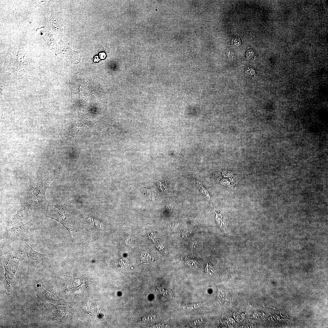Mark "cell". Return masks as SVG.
<instances>
[{"instance_id":"cell-4","label":"cell","mask_w":328,"mask_h":328,"mask_svg":"<svg viewBox=\"0 0 328 328\" xmlns=\"http://www.w3.org/2000/svg\"><path fill=\"white\" fill-rule=\"evenodd\" d=\"M19 263L18 258L13 256L9 258L3 264L5 271L4 285L7 294L10 295L11 292L12 286L15 280L14 275Z\"/></svg>"},{"instance_id":"cell-5","label":"cell","mask_w":328,"mask_h":328,"mask_svg":"<svg viewBox=\"0 0 328 328\" xmlns=\"http://www.w3.org/2000/svg\"><path fill=\"white\" fill-rule=\"evenodd\" d=\"M37 201L30 198L28 199L18 211L13 218L8 224L7 227L16 225L26 220L31 214L37 203Z\"/></svg>"},{"instance_id":"cell-11","label":"cell","mask_w":328,"mask_h":328,"mask_svg":"<svg viewBox=\"0 0 328 328\" xmlns=\"http://www.w3.org/2000/svg\"><path fill=\"white\" fill-rule=\"evenodd\" d=\"M206 264L205 269L206 272L208 275H213L214 272V269L213 267L211 265H208L207 263H206Z\"/></svg>"},{"instance_id":"cell-2","label":"cell","mask_w":328,"mask_h":328,"mask_svg":"<svg viewBox=\"0 0 328 328\" xmlns=\"http://www.w3.org/2000/svg\"><path fill=\"white\" fill-rule=\"evenodd\" d=\"M36 221V219L33 218L25 224L6 229L1 234L0 239H8L13 241L22 239Z\"/></svg>"},{"instance_id":"cell-7","label":"cell","mask_w":328,"mask_h":328,"mask_svg":"<svg viewBox=\"0 0 328 328\" xmlns=\"http://www.w3.org/2000/svg\"><path fill=\"white\" fill-rule=\"evenodd\" d=\"M50 5L51 14L50 22L51 29L55 35L59 37H61L63 29L60 22V13L56 10L54 1L51 0Z\"/></svg>"},{"instance_id":"cell-9","label":"cell","mask_w":328,"mask_h":328,"mask_svg":"<svg viewBox=\"0 0 328 328\" xmlns=\"http://www.w3.org/2000/svg\"><path fill=\"white\" fill-rule=\"evenodd\" d=\"M36 31L45 42L49 48L55 52L56 55L58 49L56 43L52 34L47 30L44 26L37 28Z\"/></svg>"},{"instance_id":"cell-1","label":"cell","mask_w":328,"mask_h":328,"mask_svg":"<svg viewBox=\"0 0 328 328\" xmlns=\"http://www.w3.org/2000/svg\"><path fill=\"white\" fill-rule=\"evenodd\" d=\"M10 52L11 66L16 70L30 69L36 65L26 54L22 45L15 46Z\"/></svg>"},{"instance_id":"cell-13","label":"cell","mask_w":328,"mask_h":328,"mask_svg":"<svg viewBox=\"0 0 328 328\" xmlns=\"http://www.w3.org/2000/svg\"><path fill=\"white\" fill-rule=\"evenodd\" d=\"M100 56L101 59H103L105 58L106 57V54L104 53H102L99 54Z\"/></svg>"},{"instance_id":"cell-6","label":"cell","mask_w":328,"mask_h":328,"mask_svg":"<svg viewBox=\"0 0 328 328\" xmlns=\"http://www.w3.org/2000/svg\"><path fill=\"white\" fill-rule=\"evenodd\" d=\"M22 241L24 249L28 259L29 270L35 268L41 261L50 255L41 254L36 251L25 241L22 240Z\"/></svg>"},{"instance_id":"cell-3","label":"cell","mask_w":328,"mask_h":328,"mask_svg":"<svg viewBox=\"0 0 328 328\" xmlns=\"http://www.w3.org/2000/svg\"><path fill=\"white\" fill-rule=\"evenodd\" d=\"M37 183L32 193L34 198L40 202L45 200L46 190L51 183L57 178L53 174H44L39 172L37 173Z\"/></svg>"},{"instance_id":"cell-10","label":"cell","mask_w":328,"mask_h":328,"mask_svg":"<svg viewBox=\"0 0 328 328\" xmlns=\"http://www.w3.org/2000/svg\"><path fill=\"white\" fill-rule=\"evenodd\" d=\"M50 1L51 0H38L32 1V2L34 5L40 8L46 14L49 10Z\"/></svg>"},{"instance_id":"cell-12","label":"cell","mask_w":328,"mask_h":328,"mask_svg":"<svg viewBox=\"0 0 328 328\" xmlns=\"http://www.w3.org/2000/svg\"><path fill=\"white\" fill-rule=\"evenodd\" d=\"M232 43L234 45L238 46L241 44V42L239 38L237 37H234L232 39Z\"/></svg>"},{"instance_id":"cell-8","label":"cell","mask_w":328,"mask_h":328,"mask_svg":"<svg viewBox=\"0 0 328 328\" xmlns=\"http://www.w3.org/2000/svg\"><path fill=\"white\" fill-rule=\"evenodd\" d=\"M58 50L57 54L70 60L72 63L76 64L80 61L81 56L77 52L69 47L62 39H60L58 43Z\"/></svg>"}]
</instances>
